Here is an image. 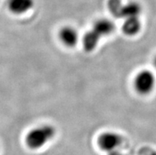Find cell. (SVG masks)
<instances>
[{
	"instance_id": "obj_3",
	"label": "cell",
	"mask_w": 156,
	"mask_h": 155,
	"mask_svg": "<svg viewBox=\"0 0 156 155\" xmlns=\"http://www.w3.org/2000/svg\"><path fill=\"white\" fill-rule=\"evenodd\" d=\"M122 143V138L119 134L113 132H105L101 133L97 139L99 149L109 153L116 150Z\"/></svg>"
},
{
	"instance_id": "obj_13",
	"label": "cell",
	"mask_w": 156,
	"mask_h": 155,
	"mask_svg": "<svg viewBox=\"0 0 156 155\" xmlns=\"http://www.w3.org/2000/svg\"><path fill=\"white\" fill-rule=\"evenodd\" d=\"M148 155H156V151H151Z\"/></svg>"
},
{
	"instance_id": "obj_10",
	"label": "cell",
	"mask_w": 156,
	"mask_h": 155,
	"mask_svg": "<svg viewBox=\"0 0 156 155\" xmlns=\"http://www.w3.org/2000/svg\"><path fill=\"white\" fill-rule=\"evenodd\" d=\"M122 6L121 0H109V4H108L111 13L117 18L120 17V12H121Z\"/></svg>"
},
{
	"instance_id": "obj_9",
	"label": "cell",
	"mask_w": 156,
	"mask_h": 155,
	"mask_svg": "<svg viewBox=\"0 0 156 155\" xmlns=\"http://www.w3.org/2000/svg\"><path fill=\"white\" fill-rule=\"evenodd\" d=\"M101 37L97 34L93 30L87 32L83 37V44L84 49L87 51H92L98 46Z\"/></svg>"
},
{
	"instance_id": "obj_2",
	"label": "cell",
	"mask_w": 156,
	"mask_h": 155,
	"mask_svg": "<svg viewBox=\"0 0 156 155\" xmlns=\"http://www.w3.org/2000/svg\"><path fill=\"white\" fill-rule=\"evenodd\" d=\"M134 88L139 94L147 95L154 90L156 79L154 73L149 70H142L135 76Z\"/></svg>"
},
{
	"instance_id": "obj_7",
	"label": "cell",
	"mask_w": 156,
	"mask_h": 155,
	"mask_svg": "<svg viewBox=\"0 0 156 155\" xmlns=\"http://www.w3.org/2000/svg\"><path fill=\"white\" fill-rule=\"evenodd\" d=\"M142 12V7L138 2H130L129 3L123 5L120 12L121 18H139Z\"/></svg>"
},
{
	"instance_id": "obj_11",
	"label": "cell",
	"mask_w": 156,
	"mask_h": 155,
	"mask_svg": "<svg viewBox=\"0 0 156 155\" xmlns=\"http://www.w3.org/2000/svg\"><path fill=\"white\" fill-rule=\"evenodd\" d=\"M109 155H123V154L121 153V152L117 151V150H113V151L112 152H109Z\"/></svg>"
},
{
	"instance_id": "obj_1",
	"label": "cell",
	"mask_w": 156,
	"mask_h": 155,
	"mask_svg": "<svg viewBox=\"0 0 156 155\" xmlns=\"http://www.w3.org/2000/svg\"><path fill=\"white\" fill-rule=\"evenodd\" d=\"M55 136V128L48 124H44L30 130L26 135L25 141L29 149L36 150L44 146Z\"/></svg>"
},
{
	"instance_id": "obj_4",
	"label": "cell",
	"mask_w": 156,
	"mask_h": 155,
	"mask_svg": "<svg viewBox=\"0 0 156 155\" xmlns=\"http://www.w3.org/2000/svg\"><path fill=\"white\" fill-rule=\"evenodd\" d=\"M60 41L68 48L75 47L79 42V33L77 30L71 26H64L59 32Z\"/></svg>"
},
{
	"instance_id": "obj_6",
	"label": "cell",
	"mask_w": 156,
	"mask_h": 155,
	"mask_svg": "<svg viewBox=\"0 0 156 155\" xmlns=\"http://www.w3.org/2000/svg\"><path fill=\"white\" fill-rule=\"evenodd\" d=\"M115 26L113 22L109 19H99L94 23L92 30L98 34L101 37L110 35L114 31Z\"/></svg>"
},
{
	"instance_id": "obj_8",
	"label": "cell",
	"mask_w": 156,
	"mask_h": 155,
	"mask_svg": "<svg viewBox=\"0 0 156 155\" xmlns=\"http://www.w3.org/2000/svg\"><path fill=\"white\" fill-rule=\"evenodd\" d=\"M141 26V22L139 18H126L122 25V31L125 35L133 37L140 33Z\"/></svg>"
},
{
	"instance_id": "obj_12",
	"label": "cell",
	"mask_w": 156,
	"mask_h": 155,
	"mask_svg": "<svg viewBox=\"0 0 156 155\" xmlns=\"http://www.w3.org/2000/svg\"><path fill=\"white\" fill-rule=\"evenodd\" d=\"M153 64H154V67L156 69V56L154 58V60H153Z\"/></svg>"
},
{
	"instance_id": "obj_5",
	"label": "cell",
	"mask_w": 156,
	"mask_h": 155,
	"mask_svg": "<svg viewBox=\"0 0 156 155\" xmlns=\"http://www.w3.org/2000/svg\"><path fill=\"white\" fill-rule=\"evenodd\" d=\"M6 6L8 10L12 14L21 15L34 7V0H7Z\"/></svg>"
}]
</instances>
